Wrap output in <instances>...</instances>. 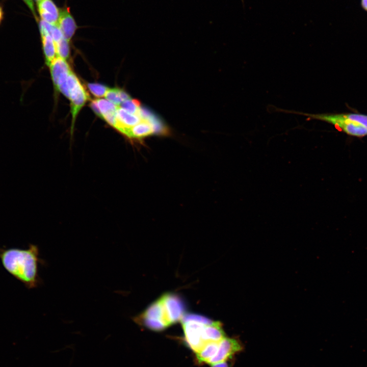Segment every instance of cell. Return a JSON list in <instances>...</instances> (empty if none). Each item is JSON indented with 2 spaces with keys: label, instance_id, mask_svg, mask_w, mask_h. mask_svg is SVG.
<instances>
[{
  "label": "cell",
  "instance_id": "ba28073f",
  "mask_svg": "<svg viewBox=\"0 0 367 367\" xmlns=\"http://www.w3.org/2000/svg\"><path fill=\"white\" fill-rule=\"evenodd\" d=\"M161 132L159 128L156 126L154 121L151 119H143L138 124L129 128L125 134V136L130 139H142L147 136Z\"/></svg>",
  "mask_w": 367,
  "mask_h": 367
},
{
  "label": "cell",
  "instance_id": "30bf717a",
  "mask_svg": "<svg viewBox=\"0 0 367 367\" xmlns=\"http://www.w3.org/2000/svg\"><path fill=\"white\" fill-rule=\"evenodd\" d=\"M58 26L61 30L63 37L69 41L75 34L77 25L68 8H63L60 10Z\"/></svg>",
  "mask_w": 367,
  "mask_h": 367
},
{
  "label": "cell",
  "instance_id": "603a6c76",
  "mask_svg": "<svg viewBox=\"0 0 367 367\" xmlns=\"http://www.w3.org/2000/svg\"><path fill=\"white\" fill-rule=\"evenodd\" d=\"M29 7L32 14L34 15L36 20H37V16L35 12L33 0H22Z\"/></svg>",
  "mask_w": 367,
  "mask_h": 367
},
{
  "label": "cell",
  "instance_id": "4316f807",
  "mask_svg": "<svg viewBox=\"0 0 367 367\" xmlns=\"http://www.w3.org/2000/svg\"><path fill=\"white\" fill-rule=\"evenodd\" d=\"M3 16H4V13H3V9L0 5V24L3 19Z\"/></svg>",
  "mask_w": 367,
  "mask_h": 367
},
{
  "label": "cell",
  "instance_id": "4fadbf2b",
  "mask_svg": "<svg viewBox=\"0 0 367 367\" xmlns=\"http://www.w3.org/2000/svg\"><path fill=\"white\" fill-rule=\"evenodd\" d=\"M225 337L220 322L211 321L204 324L202 331V338L204 343L208 342L219 343Z\"/></svg>",
  "mask_w": 367,
  "mask_h": 367
},
{
  "label": "cell",
  "instance_id": "5b68a950",
  "mask_svg": "<svg viewBox=\"0 0 367 367\" xmlns=\"http://www.w3.org/2000/svg\"><path fill=\"white\" fill-rule=\"evenodd\" d=\"M242 349L241 344L235 339L224 337L219 342L218 350L207 363L211 364L226 361Z\"/></svg>",
  "mask_w": 367,
  "mask_h": 367
},
{
  "label": "cell",
  "instance_id": "e0dca14e",
  "mask_svg": "<svg viewBox=\"0 0 367 367\" xmlns=\"http://www.w3.org/2000/svg\"><path fill=\"white\" fill-rule=\"evenodd\" d=\"M101 115V118L109 114L116 112L118 106H116L108 100L98 98L94 100Z\"/></svg>",
  "mask_w": 367,
  "mask_h": 367
},
{
  "label": "cell",
  "instance_id": "6da1fadb",
  "mask_svg": "<svg viewBox=\"0 0 367 367\" xmlns=\"http://www.w3.org/2000/svg\"><path fill=\"white\" fill-rule=\"evenodd\" d=\"M0 259L7 272L27 289L40 284L38 269L41 259L37 246L30 244L27 249L0 248Z\"/></svg>",
  "mask_w": 367,
  "mask_h": 367
},
{
  "label": "cell",
  "instance_id": "d6986e66",
  "mask_svg": "<svg viewBox=\"0 0 367 367\" xmlns=\"http://www.w3.org/2000/svg\"><path fill=\"white\" fill-rule=\"evenodd\" d=\"M57 56L64 59H68L69 55V41L64 37L55 43Z\"/></svg>",
  "mask_w": 367,
  "mask_h": 367
},
{
  "label": "cell",
  "instance_id": "9a60e30c",
  "mask_svg": "<svg viewBox=\"0 0 367 367\" xmlns=\"http://www.w3.org/2000/svg\"><path fill=\"white\" fill-rule=\"evenodd\" d=\"M41 36L45 62L49 66L57 56L55 43L49 35H43Z\"/></svg>",
  "mask_w": 367,
  "mask_h": 367
},
{
  "label": "cell",
  "instance_id": "7a4b0ae2",
  "mask_svg": "<svg viewBox=\"0 0 367 367\" xmlns=\"http://www.w3.org/2000/svg\"><path fill=\"white\" fill-rule=\"evenodd\" d=\"M138 325L154 331H160L171 325L162 297L154 302L134 318Z\"/></svg>",
  "mask_w": 367,
  "mask_h": 367
},
{
  "label": "cell",
  "instance_id": "d4e9b609",
  "mask_svg": "<svg viewBox=\"0 0 367 367\" xmlns=\"http://www.w3.org/2000/svg\"><path fill=\"white\" fill-rule=\"evenodd\" d=\"M211 367H228L226 361L218 362L211 364Z\"/></svg>",
  "mask_w": 367,
  "mask_h": 367
},
{
  "label": "cell",
  "instance_id": "44dd1931",
  "mask_svg": "<svg viewBox=\"0 0 367 367\" xmlns=\"http://www.w3.org/2000/svg\"><path fill=\"white\" fill-rule=\"evenodd\" d=\"M345 116L363 125L367 129V115L359 113H344Z\"/></svg>",
  "mask_w": 367,
  "mask_h": 367
},
{
  "label": "cell",
  "instance_id": "7402d4cb",
  "mask_svg": "<svg viewBox=\"0 0 367 367\" xmlns=\"http://www.w3.org/2000/svg\"><path fill=\"white\" fill-rule=\"evenodd\" d=\"M55 43L59 41L63 38V34L58 25H55L50 35Z\"/></svg>",
  "mask_w": 367,
  "mask_h": 367
},
{
  "label": "cell",
  "instance_id": "277c9868",
  "mask_svg": "<svg viewBox=\"0 0 367 367\" xmlns=\"http://www.w3.org/2000/svg\"><path fill=\"white\" fill-rule=\"evenodd\" d=\"M181 321L186 342L196 352L205 343L202 338L203 327L212 321L201 316L191 314L183 316Z\"/></svg>",
  "mask_w": 367,
  "mask_h": 367
},
{
  "label": "cell",
  "instance_id": "484cf974",
  "mask_svg": "<svg viewBox=\"0 0 367 367\" xmlns=\"http://www.w3.org/2000/svg\"><path fill=\"white\" fill-rule=\"evenodd\" d=\"M360 4L362 9L367 12V0H360Z\"/></svg>",
  "mask_w": 367,
  "mask_h": 367
},
{
  "label": "cell",
  "instance_id": "52a82bcc",
  "mask_svg": "<svg viewBox=\"0 0 367 367\" xmlns=\"http://www.w3.org/2000/svg\"><path fill=\"white\" fill-rule=\"evenodd\" d=\"M49 67L55 87L58 90L59 86L66 81L71 70L66 60L58 56L51 63Z\"/></svg>",
  "mask_w": 367,
  "mask_h": 367
},
{
  "label": "cell",
  "instance_id": "5bb4252c",
  "mask_svg": "<svg viewBox=\"0 0 367 367\" xmlns=\"http://www.w3.org/2000/svg\"><path fill=\"white\" fill-rule=\"evenodd\" d=\"M219 342H208L196 353V357L199 363H207L216 354Z\"/></svg>",
  "mask_w": 367,
  "mask_h": 367
},
{
  "label": "cell",
  "instance_id": "83f0119b",
  "mask_svg": "<svg viewBox=\"0 0 367 367\" xmlns=\"http://www.w3.org/2000/svg\"><path fill=\"white\" fill-rule=\"evenodd\" d=\"M35 1H36V2L37 4V3H38L39 2H40L41 0H35Z\"/></svg>",
  "mask_w": 367,
  "mask_h": 367
},
{
  "label": "cell",
  "instance_id": "8992f818",
  "mask_svg": "<svg viewBox=\"0 0 367 367\" xmlns=\"http://www.w3.org/2000/svg\"><path fill=\"white\" fill-rule=\"evenodd\" d=\"M162 297L167 309L171 324L181 320L184 316V306L179 297L173 294H166Z\"/></svg>",
  "mask_w": 367,
  "mask_h": 367
},
{
  "label": "cell",
  "instance_id": "8fae6325",
  "mask_svg": "<svg viewBox=\"0 0 367 367\" xmlns=\"http://www.w3.org/2000/svg\"><path fill=\"white\" fill-rule=\"evenodd\" d=\"M37 7L41 20L58 25L60 10L52 0H41L37 3Z\"/></svg>",
  "mask_w": 367,
  "mask_h": 367
},
{
  "label": "cell",
  "instance_id": "cb8c5ba5",
  "mask_svg": "<svg viewBox=\"0 0 367 367\" xmlns=\"http://www.w3.org/2000/svg\"><path fill=\"white\" fill-rule=\"evenodd\" d=\"M90 107L94 112L99 117L101 118V115L99 111V110L95 103L94 100L91 101L90 103Z\"/></svg>",
  "mask_w": 367,
  "mask_h": 367
},
{
  "label": "cell",
  "instance_id": "ac0fdd59",
  "mask_svg": "<svg viewBox=\"0 0 367 367\" xmlns=\"http://www.w3.org/2000/svg\"><path fill=\"white\" fill-rule=\"evenodd\" d=\"M120 107L132 114H137L140 116L141 107L140 102L136 99L131 98L126 100L121 103Z\"/></svg>",
  "mask_w": 367,
  "mask_h": 367
},
{
  "label": "cell",
  "instance_id": "ffe728a7",
  "mask_svg": "<svg viewBox=\"0 0 367 367\" xmlns=\"http://www.w3.org/2000/svg\"><path fill=\"white\" fill-rule=\"evenodd\" d=\"M88 87L91 93L96 97L105 96L109 89L107 86L98 83H89Z\"/></svg>",
  "mask_w": 367,
  "mask_h": 367
},
{
  "label": "cell",
  "instance_id": "9c48e42d",
  "mask_svg": "<svg viewBox=\"0 0 367 367\" xmlns=\"http://www.w3.org/2000/svg\"><path fill=\"white\" fill-rule=\"evenodd\" d=\"M116 116L117 123L115 128L123 135L143 119L139 115L130 114L120 106L117 109Z\"/></svg>",
  "mask_w": 367,
  "mask_h": 367
},
{
  "label": "cell",
  "instance_id": "7c38bea8",
  "mask_svg": "<svg viewBox=\"0 0 367 367\" xmlns=\"http://www.w3.org/2000/svg\"><path fill=\"white\" fill-rule=\"evenodd\" d=\"M89 98L86 91L81 85L70 93L71 112L72 114V129L77 114Z\"/></svg>",
  "mask_w": 367,
  "mask_h": 367
},
{
  "label": "cell",
  "instance_id": "2e32d148",
  "mask_svg": "<svg viewBox=\"0 0 367 367\" xmlns=\"http://www.w3.org/2000/svg\"><path fill=\"white\" fill-rule=\"evenodd\" d=\"M104 96L107 100L117 106L130 99V96L124 90L118 88L109 89Z\"/></svg>",
  "mask_w": 367,
  "mask_h": 367
},
{
  "label": "cell",
  "instance_id": "3957f363",
  "mask_svg": "<svg viewBox=\"0 0 367 367\" xmlns=\"http://www.w3.org/2000/svg\"><path fill=\"white\" fill-rule=\"evenodd\" d=\"M311 119L329 123L347 135L362 137L367 135V129L361 124L347 118L342 114H309L293 112Z\"/></svg>",
  "mask_w": 367,
  "mask_h": 367
}]
</instances>
